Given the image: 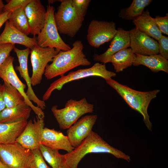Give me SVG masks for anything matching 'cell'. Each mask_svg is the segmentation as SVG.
Here are the masks:
<instances>
[{"label": "cell", "instance_id": "cell-1", "mask_svg": "<svg viewBox=\"0 0 168 168\" xmlns=\"http://www.w3.org/2000/svg\"><path fill=\"white\" fill-rule=\"evenodd\" d=\"M108 153L116 158L128 162L130 156L121 151L111 146L97 133L92 131L77 147L64 154L66 168H77L81 160L90 153Z\"/></svg>", "mask_w": 168, "mask_h": 168}, {"label": "cell", "instance_id": "cell-2", "mask_svg": "<svg viewBox=\"0 0 168 168\" xmlns=\"http://www.w3.org/2000/svg\"><path fill=\"white\" fill-rule=\"evenodd\" d=\"M83 45L80 40H77L70 50H60L53 58L51 64L46 67L44 75L48 80L51 79L64 74L80 66L90 65L91 62L83 51Z\"/></svg>", "mask_w": 168, "mask_h": 168}, {"label": "cell", "instance_id": "cell-3", "mask_svg": "<svg viewBox=\"0 0 168 168\" xmlns=\"http://www.w3.org/2000/svg\"><path fill=\"white\" fill-rule=\"evenodd\" d=\"M106 83L114 89L132 109L140 114L147 129L152 131V124L150 120L147 109L150 102L156 97L160 90L141 91L121 84L112 78L105 80Z\"/></svg>", "mask_w": 168, "mask_h": 168}, {"label": "cell", "instance_id": "cell-4", "mask_svg": "<svg viewBox=\"0 0 168 168\" xmlns=\"http://www.w3.org/2000/svg\"><path fill=\"white\" fill-rule=\"evenodd\" d=\"M94 110V105L88 103L85 98L78 100L71 99L67 101L64 108L58 109L55 105L51 109L59 128L63 130L68 129L81 116L92 113Z\"/></svg>", "mask_w": 168, "mask_h": 168}, {"label": "cell", "instance_id": "cell-5", "mask_svg": "<svg viewBox=\"0 0 168 168\" xmlns=\"http://www.w3.org/2000/svg\"><path fill=\"white\" fill-rule=\"evenodd\" d=\"M60 4L54 13L55 24L59 33L74 37L81 28L84 17L76 11L72 0H58Z\"/></svg>", "mask_w": 168, "mask_h": 168}, {"label": "cell", "instance_id": "cell-6", "mask_svg": "<svg viewBox=\"0 0 168 168\" xmlns=\"http://www.w3.org/2000/svg\"><path fill=\"white\" fill-rule=\"evenodd\" d=\"M116 76V73L106 68L105 64L97 62L91 67L79 69L69 72L66 75H63L51 83L43 96V100L49 99L52 92L55 90H61L63 85L71 82L90 77H98L105 80L112 78Z\"/></svg>", "mask_w": 168, "mask_h": 168}, {"label": "cell", "instance_id": "cell-7", "mask_svg": "<svg viewBox=\"0 0 168 168\" xmlns=\"http://www.w3.org/2000/svg\"><path fill=\"white\" fill-rule=\"evenodd\" d=\"M54 11L53 6H47L44 26L36 37L37 44L42 47H50L60 50L68 51L71 48L60 36L54 20Z\"/></svg>", "mask_w": 168, "mask_h": 168}, {"label": "cell", "instance_id": "cell-8", "mask_svg": "<svg viewBox=\"0 0 168 168\" xmlns=\"http://www.w3.org/2000/svg\"><path fill=\"white\" fill-rule=\"evenodd\" d=\"M31 151L15 142L0 144V160L8 168H30Z\"/></svg>", "mask_w": 168, "mask_h": 168}, {"label": "cell", "instance_id": "cell-9", "mask_svg": "<svg viewBox=\"0 0 168 168\" xmlns=\"http://www.w3.org/2000/svg\"><path fill=\"white\" fill-rule=\"evenodd\" d=\"M60 50L50 47H42L37 44L31 49L30 58L32 68L31 78L32 86L40 84L46 66L52 62Z\"/></svg>", "mask_w": 168, "mask_h": 168}, {"label": "cell", "instance_id": "cell-10", "mask_svg": "<svg viewBox=\"0 0 168 168\" xmlns=\"http://www.w3.org/2000/svg\"><path fill=\"white\" fill-rule=\"evenodd\" d=\"M14 58L10 55L0 66V77L14 87L23 96L26 103L32 109L39 118L44 119L45 115L43 110L35 106L30 101L25 92L26 85L19 79L13 66Z\"/></svg>", "mask_w": 168, "mask_h": 168}, {"label": "cell", "instance_id": "cell-11", "mask_svg": "<svg viewBox=\"0 0 168 168\" xmlns=\"http://www.w3.org/2000/svg\"><path fill=\"white\" fill-rule=\"evenodd\" d=\"M117 31L115 23L112 21L92 20L88 27L86 39L91 46L98 48L111 41Z\"/></svg>", "mask_w": 168, "mask_h": 168}, {"label": "cell", "instance_id": "cell-12", "mask_svg": "<svg viewBox=\"0 0 168 168\" xmlns=\"http://www.w3.org/2000/svg\"><path fill=\"white\" fill-rule=\"evenodd\" d=\"M44 125V119L39 118L36 116L33 121L30 119L27 122L16 142L31 150L39 149Z\"/></svg>", "mask_w": 168, "mask_h": 168}, {"label": "cell", "instance_id": "cell-13", "mask_svg": "<svg viewBox=\"0 0 168 168\" xmlns=\"http://www.w3.org/2000/svg\"><path fill=\"white\" fill-rule=\"evenodd\" d=\"M97 116L96 114L86 115L78 119L67 129V136L71 145L78 147L92 131Z\"/></svg>", "mask_w": 168, "mask_h": 168}, {"label": "cell", "instance_id": "cell-14", "mask_svg": "<svg viewBox=\"0 0 168 168\" xmlns=\"http://www.w3.org/2000/svg\"><path fill=\"white\" fill-rule=\"evenodd\" d=\"M129 32L130 47L134 53L145 56L159 54L157 41L135 27Z\"/></svg>", "mask_w": 168, "mask_h": 168}, {"label": "cell", "instance_id": "cell-15", "mask_svg": "<svg viewBox=\"0 0 168 168\" xmlns=\"http://www.w3.org/2000/svg\"><path fill=\"white\" fill-rule=\"evenodd\" d=\"M30 49L27 48L24 49H19L15 47L13 48L14 51L17 57L19 66L15 67L16 69L18 71L21 77H22L26 82L28 87L26 92L29 100L36 103L37 106L42 110L46 107L44 101L39 99L35 94L32 89L30 77L28 71L27 62L28 56L30 53Z\"/></svg>", "mask_w": 168, "mask_h": 168}, {"label": "cell", "instance_id": "cell-16", "mask_svg": "<svg viewBox=\"0 0 168 168\" xmlns=\"http://www.w3.org/2000/svg\"><path fill=\"white\" fill-rule=\"evenodd\" d=\"M30 30V34L36 37L43 27L46 10L40 0H31L24 8Z\"/></svg>", "mask_w": 168, "mask_h": 168}, {"label": "cell", "instance_id": "cell-17", "mask_svg": "<svg viewBox=\"0 0 168 168\" xmlns=\"http://www.w3.org/2000/svg\"><path fill=\"white\" fill-rule=\"evenodd\" d=\"M111 41L109 47L104 53L100 55L94 54L93 56L94 60L105 64L109 62L110 58L115 54L130 47L129 31L118 28Z\"/></svg>", "mask_w": 168, "mask_h": 168}, {"label": "cell", "instance_id": "cell-18", "mask_svg": "<svg viewBox=\"0 0 168 168\" xmlns=\"http://www.w3.org/2000/svg\"><path fill=\"white\" fill-rule=\"evenodd\" d=\"M19 44L31 49L37 44L36 37L30 38L16 28L7 20L4 29L0 35V44Z\"/></svg>", "mask_w": 168, "mask_h": 168}, {"label": "cell", "instance_id": "cell-19", "mask_svg": "<svg viewBox=\"0 0 168 168\" xmlns=\"http://www.w3.org/2000/svg\"><path fill=\"white\" fill-rule=\"evenodd\" d=\"M40 144L52 149L63 150L68 153L75 148L71 145L67 136L54 128L46 127L43 129Z\"/></svg>", "mask_w": 168, "mask_h": 168}, {"label": "cell", "instance_id": "cell-20", "mask_svg": "<svg viewBox=\"0 0 168 168\" xmlns=\"http://www.w3.org/2000/svg\"><path fill=\"white\" fill-rule=\"evenodd\" d=\"M25 101L0 112V123H7L27 120L32 110Z\"/></svg>", "mask_w": 168, "mask_h": 168}, {"label": "cell", "instance_id": "cell-21", "mask_svg": "<svg viewBox=\"0 0 168 168\" xmlns=\"http://www.w3.org/2000/svg\"><path fill=\"white\" fill-rule=\"evenodd\" d=\"M133 65H144L154 72L163 71L168 73V61L159 54L145 56L135 54Z\"/></svg>", "mask_w": 168, "mask_h": 168}, {"label": "cell", "instance_id": "cell-22", "mask_svg": "<svg viewBox=\"0 0 168 168\" xmlns=\"http://www.w3.org/2000/svg\"><path fill=\"white\" fill-rule=\"evenodd\" d=\"M135 27L141 31L158 41L162 35L147 9L139 16L133 20Z\"/></svg>", "mask_w": 168, "mask_h": 168}, {"label": "cell", "instance_id": "cell-23", "mask_svg": "<svg viewBox=\"0 0 168 168\" xmlns=\"http://www.w3.org/2000/svg\"><path fill=\"white\" fill-rule=\"evenodd\" d=\"M27 120L0 123V144H8L16 142L25 128Z\"/></svg>", "mask_w": 168, "mask_h": 168}, {"label": "cell", "instance_id": "cell-24", "mask_svg": "<svg viewBox=\"0 0 168 168\" xmlns=\"http://www.w3.org/2000/svg\"><path fill=\"white\" fill-rule=\"evenodd\" d=\"M134 54L131 48L125 49L114 54L110 58L109 62L112 63L116 72H122L133 65Z\"/></svg>", "mask_w": 168, "mask_h": 168}, {"label": "cell", "instance_id": "cell-25", "mask_svg": "<svg viewBox=\"0 0 168 168\" xmlns=\"http://www.w3.org/2000/svg\"><path fill=\"white\" fill-rule=\"evenodd\" d=\"M39 149L44 159L52 168H66L64 154L59 153L58 150L40 144Z\"/></svg>", "mask_w": 168, "mask_h": 168}, {"label": "cell", "instance_id": "cell-26", "mask_svg": "<svg viewBox=\"0 0 168 168\" xmlns=\"http://www.w3.org/2000/svg\"><path fill=\"white\" fill-rule=\"evenodd\" d=\"M152 1V0H133L128 7L121 9L119 17L128 20H133L140 16L145 7Z\"/></svg>", "mask_w": 168, "mask_h": 168}, {"label": "cell", "instance_id": "cell-27", "mask_svg": "<svg viewBox=\"0 0 168 168\" xmlns=\"http://www.w3.org/2000/svg\"><path fill=\"white\" fill-rule=\"evenodd\" d=\"M8 20L16 28L25 35L28 36L30 34L24 8H20L12 11Z\"/></svg>", "mask_w": 168, "mask_h": 168}, {"label": "cell", "instance_id": "cell-28", "mask_svg": "<svg viewBox=\"0 0 168 168\" xmlns=\"http://www.w3.org/2000/svg\"><path fill=\"white\" fill-rule=\"evenodd\" d=\"M2 85V96L6 108H12L25 101L23 96L14 87L6 82H4Z\"/></svg>", "mask_w": 168, "mask_h": 168}, {"label": "cell", "instance_id": "cell-29", "mask_svg": "<svg viewBox=\"0 0 168 168\" xmlns=\"http://www.w3.org/2000/svg\"><path fill=\"white\" fill-rule=\"evenodd\" d=\"M30 168H51L46 164L39 149L31 150Z\"/></svg>", "mask_w": 168, "mask_h": 168}, {"label": "cell", "instance_id": "cell-30", "mask_svg": "<svg viewBox=\"0 0 168 168\" xmlns=\"http://www.w3.org/2000/svg\"><path fill=\"white\" fill-rule=\"evenodd\" d=\"M91 0H72V4L77 13L84 17Z\"/></svg>", "mask_w": 168, "mask_h": 168}, {"label": "cell", "instance_id": "cell-31", "mask_svg": "<svg viewBox=\"0 0 168 168\" xmlns=\"http://www.w3.org/2000/svg\"><path fill=\"white\" fill-rule=\"evenodd\" d=\"M31 0H10L5 5L3 12L7 11H12L20 8H25Z\"/></svg>", "mask_w": 168, "mask_h": 168}, {"label": "cell", "instance_id": "cell-32", "mask_svg": "<svg viewBox=\"0 0 168 168\" xmlns=\"http://www.w3.org/2000/svg\"><path fill=\"white\" fill-rule=\"evenodd\" d=\"M153 20L161 31L163 34L168 35V14L166 13L164 16H156Z\"/></svg>", "mask_w": 168, "mask_h": 168}, {"label": "cell", "instance_id": "cell-33", "mask_svg": "<svg viewBox=\"0 0 168 168\" xmlns=\"http://www.w3.org/2000/svg\"><path fill=\"white\" fill-rule=\"evenodd\" d=\"M158 41L159 54L165 59H168V37L162 35Z\"/></svg>", "mask_w": 168, "mask_h": 168}, {"label": "cell", "instance_id": "cell-34", "mask_svg": "<svg viewBox=\"0 0 168 168\" xmlns=\"http://www.w3.org/2000/svg\"><path fill=\"white\" fill-rule=\"evenodd\" d=\"M15 47V44H0V66L6 58L10 55V54Z\"/></svg>", "mask_w": 168, "mask_h": 168}, {"label": "cell", "instance_id": "cell-35", "mask_svg": "<svg viewBox=\"0 0 168 168\" xmlns=\"http://www.w3.org/2000/svg\"><path fill=\"white\" fill-rule=\"evenodd\" d=\"M11 12V11H7L0 14V28L3 24L8 20Z\"/></svg>", "mask_w": 168, "mask_h": 168}, {"label": "cell", "instance_id": "cell-36", "mask_svg": "<svg viewBox=\"0 0 168 168\" xmlns=\"http://www.w3.org/2000/svg\"><path fill=\"white\" fill-rule=\"evenodd\" d=\"M3 88V85L0 84V112L6 108L2 96Z\"/></svg>", "mask_w": 168, "mask_h": 168}, {"label": "cell", "instance_id": "cell-37", "mask_svg": "<svg viewBox=\"0 0 168 168\" xmlns=\"http://www.w3.org/2000/svg\"><path fill=\"white\" fill-rule=\"evenodd\" d=\"M4 5L2 1V0H0V14L3 12V9Z\"/></svg>", "mask_w": 168, "mask_h": 168}, {"label": "cell", "instance_id": "cell-38", "mask_svg": "<svg viewBox=\"0 0 168 168\" xmlns=\"http://www.w3.org/2000/svg\"><path fill=\"white\" fill-rule=\"evenodd\" d=\"M0 168H8L5 165L3 164L0 160Z\"/></svg>", "mask_w": 168, "mask_h": 168}, {"label": "cell", "instance_id": "cell-39", "mask_svg": "<svg viewBox=\"0 0 168 168\" xmlns=\"http://www.w3.org/2000/svg\"><path fill=\"white\" fill-rule=\"evenodd\" d=\"M56 1V0H48V3L49 5H50V4L54 3L55 2V1Z\"/></svg>", "mask_w": 168, "mask_h": 168}]
</instances>
